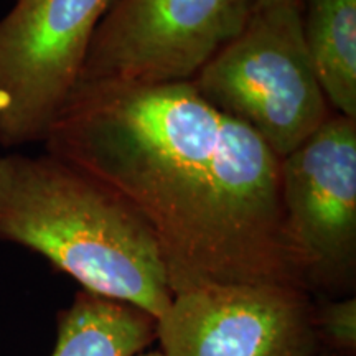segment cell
I'll use <instances>...</instances> for the list:
<instances>
[{"mask_svg":"<svg viewBox=\"0 0 356 356\" xmlns=\"http://www.w3.org/2000/svg\"><path fill=\"white\" fill-rule=\"evenodd\" d=\"M43 145L140 213L173 296L233 284L307 291L286 225L280 159L191 81L78 84Z\"/></svg>","mask_w":356,"mask_h":356,"instance_id":"6da1fadb","label":"cell"},{"mask_svg":"<svg viewBox=\"0 0 356 356\" xmlns=\"http://www.w3.org/2000/svg\"><path fill=\"white\" fill-rule=\"evenodd\" d=\"M0 241L37 252L83 291L155 318L173 299L157 239L140 213L48 152L0 155Z\"/></svg>","mask_w":356,"mask_h":356,"instance_id":"7a4b0ae2","label":"cell"},{"mask_svg":"<svg viewBox=\"0 0 356 356\" xmlns=\"http://www.w3.org/2000/svg\"><path fill=\"white\" fill-rule=\"evenodd\" d=\"M204 99L284 159L330 118L302 35V0L256 3L238 37L193 79Z\"/></svg>","mask_w":356,"mask_h":356,"instance_id":"3957f363","label":"cell"},{"mask_svg":"<svg viewBox=\"0 0 356 356\" xmlns=\"http://www.w3.org/2000/svg\"><path fill=\"white\" fill-rule=\"evenodd\" d=\"M257 0H114L78 84L188 83L238 37ZM76 84V86H78Z\"/></svg>","mask_w":356,"mask_h":356,"instance_id":"277c9868","label":"cell"},{"mask_svg":"<svg viewBox=\"0 0 356 356\" xmlns=\"http://www.w3.org/2000/svg\"><path fill=\"white\" fill-rule=\"evenodd\" d=\"M114 0H13L0 19V147L43 144Z\"/></svg>","mask_w":356,"mask_h":356,"instance_id":"5b68a950","label":"cell"},{"mask_svg":"<svg viewBox=\"0 0 356 356\" xmlns=\"http://www.w3.org/2000/svg\"><path fill=\"white\" fill-rule=\"evenodd\" d=\"M282 202L307 292L341 299L356 292V119L332 114L280 159Z\"/></svg>","mask_w":356,"mask_h":356,"instance_id":"8992f818","label":"cell"},{"mask_svg":"<svg viewBox=\"0 0 356 356\" xmlns=\"http://www.w3.org/2000/svg\"><path fill=\"white\" fill-rule=\"evenodd\" d=\"M315 299L300 287L233 284L173 296L157 318L163 356H318Z\"/></svg>","mask_w":356,"mask_h":356,"instance_id":"52a82bcc","label":"cell"},{"mask_svg":"<svg viewBox=\"0 0 356 356\" xmlns=\"http://www.w3.org/2000/svg\"><path fill=\"white\" fill-rule=\"evenodd\" d=\"M157 341V318L139 307L78 291L56 315L51 356H139Z\"/></svg>","mask_w":356,"mask_h":356,"instance_id":"ba28073f","label":"cell"},{"mask_svg":"<svg viewBox=\"0 0 356 356\" xmlns=\"http://www.w3.org/2000/svg\"><path fill=\"white\" fill-rule=\"evenodd\" d=\"M302 35L333 113L356 119V0H302Z\"/></svg>","mask_w":356,"mask_h":356,"instance_id":"9c48e42d","label":"cell"},{"mask_svg":"<svg viewBox=\"0 0 356 356\" xmlns=\"http://www.w3.org/2000/svg\"><path fill=\"white\" fill-rule=\"evenodd\" d=\"M315 332L325 351L356 356V299H315Z\"/></svg>","mask_w":356,"mask_h":356,"instance_id":"30bf717a","label":"cell"},{"mask_svg":"<svg viewBox=\"0 0 356 356\" xmlns=\"http://www.w3.org/2000/svg\"><path fill=\"white\" fill-rule=\"evenodd\" d=\"M139 356H163V355L160 350H152V351L147 350V351H144V353H140Z\"/></svg>","mask_w":356,"mask_h":356,"instance_id":"8fae6325","label":"cell"},{"mask_svg":"<svg viewBox=\"0 0 356 356\" xmlns=\"http://www.w3.org/2000/svg\"><path fill=\"white\" fill-rule=\"evenodd\" d=\"M318 356H340V355H335V353H332V351H325V350H322L318 353Z\"/></svg>","mask_w":356,"mask_h":356,"instance_id":"7c38bea8","label":"cell"},{"mask_svg":"<svg viewBox=\"0 0 356 356\" xmlns=\"http://www.w3.org/2000/svg\"><path fill=\"white\" fill-rule=\"evenodd\" d=\"M262 2H270V0H257V3H262Z\"/></svg>","mask_w":356,"mask_h":356,"instance_id":"4fadbf2b","label":"cell"}]
</instances>
